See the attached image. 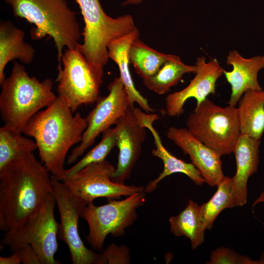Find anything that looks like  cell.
<instances>
[{"mask_svg":"<svg viewBox=\"0 0 264 264\" xmlns=\"http://www.w3.org/2000/svg\"><path fill=\"white\" fill-rule=\"evenodd\" d=\"M33 154L0 171V229L24 224L52 194L51 176Z\"/></svg>","mask_w":264,"mask_h":264,"instance_id":"6da1fadb","label":"cell"},{"mask_svg":"<svg viewBox=\"0 0 264 264\" xmlns=\"http://www.w3.org/2000/svg\"><path fill=\"white\" fill-rule=\"evenodd\" d=\"M73 113L58 96L46 109L35 114L22 132L34 138L42 162L53 176H60L65 170L68 150L80 143L88 126L86 117L78 112Z\"/></svg>","mask_w":264,"mask_h":264,"instance_id":"7a4b0ae2","label":"cell"},{"mask_svg":"<svg viewBox=\"0 0 264 264\" xmlns=\"http://www.w3.org/2000/svg\"><path fill=\"white\" fill-rule=\"evenodd\" d=\"M16 18H23L36 27L31 31L32 39L51 37L61 66L63 50L76 48L82 33L74 12L66 0H4Z\"/></svg>","mask_w":264,"mask_h":264,"instance_id":"3957f363","label":"cell"},{"mask_svg":"<svg viewBox=\"0 0 264 264\" xmlns=\"http://www.w3.org/2000/svg\"><path fill=\"white\" fill-rule=\"evenodd\" d=\"M0 85V112L4 125L21 132L35 114L57 97L52 91L50 79L41 82L29 76L24 66L16 61L10 75Z\"/></svg>","mask_w":264,"mask_h":264,"instance_id":"277c9868","label":"cell"},{"mask_svg":"<svg viewBox=\"0 0 264 264\" xmlns=\"http://www.w3.org/2000/svg\"><path fill=\"white\" fill-rule=\"evenodd\" d=\"M85 22L83 43L77 47L92 65L103 68L109 57L108 45L112 40L137 27L131 15L113 18L103 10L99 0H76Z\"/></svg>","mask_w":264,"mask_h":264,"instance_id":"5b68a950","label":"cell"},{"mask_svg":"<svg viewBox=\"0 0 264 264\" xmlns=\"http://www.w3.org/2000/svg\"><path fill=\"white\" fill-rule=\"evenodd\" d=\"M186 125L191 134L221 156L233 153L241 133L236 106L221 107L207 98L196 106Z\"/></svg>","mask_w":264,"mask_h":264,"instance_id":"8992f818","label":"cell"},{"mask_svg":"<svg viewBox=\"0 0 264 264\" xmlns=\"http://www.w3.org/2000/svg\"><path fill=\"white\" fill-rule=\"evenodd\" d=\"M146 200L145 191L136 193L121 200L110 199L101 206L87 204L81 217L87 221L88 233L86 239L94 249L102 251L107 236H123L126 229L136 220L137 209Z\"/></svg>","mask_w":264,"mask_h":264,"instance_id":"52a82bcc","label":"cell"},{"mask_svg":"<svg viewBox=\"0 0 264 264\" xmlns=\"http://www.w3.org/2000/svg\"><path fill=\"white\" fill-rule=\"evenodd\" d=\"M63 67L58 66L55 80L57 92L73 112L82 105L94 103L99 98L103 68L90 64L80 49H66L62 58Z\"/></svg>","mask_w":264,"mask_h":264,"instance_id":"ba28073f","label":"cell"},{"mask_svg":"<svg viewBox=\"0 0 264 264\" xmlns=\"http://www.w3.org/2000/svg\"><path fill=\"white\" fill-rule=\"evenodd\" d=\"M55 199L50 195L42 208L21 226L6 231L0 244L14 251L29 244L38 254L41 264H58L55 259L58 248L59 223L55 220Z\"/></svg>","mask_w":264,"mask_h":264,"instance_id":"9c48e42d","label":"cell"},{"mask_svg":"<svg viewBox=\"0 0 264 264\" xmlns=\"http://www.w3.org/2000/svg\"><path fill=\"white\" fill-rule=\"evenodd\" d=\"M115 168L106 159L92 163L75 174L63 179L70 191L82 198L87 204L99 198L108 200L119 199L144 191L145 187L113 182L111 177Z\"/></svg>","mask_w":264,"mask_h":264,"instance_id":"30bf717a","label":"cell"},{"mask_svg":"<svg viewBox=\"0 0 264 264\" xmlns=\"http://www.w3.org/2000/svg\"><path fill=\"white\" fill-rule=\"evenodd\" d=\"M109 94L97 100V104L86 117L87 127L79 145L74 148L67 163L75 162L95 142L96 138L115 124L131 106L125 86L120 77L115 78L108 86Z\"/></svg>","mask_w":264,"mask_h":264,"instance_id":"8fae6325","label":"cell"},{"mask_svg":"<svg viewBox=\"0 0 264 264\" xmlns=\"http://www.w3.org/2000/svg\"><path fill=\"white\" fill-rule=\"evenodd\" d=\"M52 179V195L60 216L58 239L67 246L73 264H95L99 253L88 248L78 232L79 219L87 203L73 194L62 181Z\"/></svg>","mask_w":264,"mask_h":264,"instance_id":"7c38bea8","label":"cell"},{"mask_svg":"<svg viewBox=\"0 0 264 264\" xmlns=\"http://www.w3.org/2000/svg\"><path fill=\"white\" fill-rule=\"evenodd\" d=\"M148 113L130 106L115 124L117 128L118 162L111 180L124 184L138 160L146 137L145 120Z\"/></svg>","mask_w":264,"mask_h":264,"instance_id":"4fadbf2b","label":"cell"},{"mask_svg":"<svg viewBox=\"0 0 264 264\" xmlns=\"http://www.w3.org/2000/svg\"><path fill=\"white\" fill-rule=\"evenodd\" d=\"M197 71L195 76L184 88L169 94L165 99L166 114L172 117H178L184 112L186 101L194 98L198 106L210 94L216 93L217 80L223 74L224 69L215 58L206 62L204 56L196 61Z\"/></svg>","mask_w":264,"mask_h":264,"instance_id":"5bb4252c","label":"cell"},{"mask_svg":"<svg viewBox=\"0 0 264 264\" xmlns=\"http://www.w3.org/2000/svg\"><path fill=\"white\" fill-rule=\"evenodd\" d=\"M167 137L188 154L192 163L209 186L214 187L225 177L221 155L191 134L187 128L171 127Z\"/></svg>","mask_w":264,"mask_h":264,"instance_id":"9a60e30c","label":"cell"},{"mask_svg":"<svg viewBox=\"0 0 264 264\" xmlns=\"http://www.w3.org/2000/svg\"><path fill=\"white\" fill-rule=\"evenodd\" d=\"M226 63L232 70H223V74L231 87L229 105L236 106L244 92L249 89L261 90L258 74L264 68V56L244 58L236 50L229 52Z\"/></svg>","mask_w":264,"mask_h":264,"instance_id":"2e32d148","label":"cell"},{"mask_svg":"<svg viewBox=\"0 0 264 264\" xmlns=\"http://www.w3.org/2000/svg\"><path fill=\"white\" fill-rule=\"evenodd\" d=\"M158 118L157 114L149 113L144 125L146 128L152 133L154 140L155 148L152 151L151 154L162 160L163 169L155 179L150 181L146 185L144 189L145 193L154 192L163 178L177 173L185 174L197 185H201L205 183V180L192 163H186L177 158L164 147L158 132L153 125V123Z\"/></svg>","mask_w":264,"mask_h":264,"instance_id":"e0dca14e","label":"cell"},{"mask_svg":"<svg viewBox=\"0 0 264 264\" xmlns=\"http://www.w3.org/2000/svg\"><path fill=\"white\" fill-rule=\"evenodd\" d=\"M260 144V140L241 133L233 150L236 161V173L232 180L240 206L247 202V181L258 169Z\"/></svg>","mask_w":264,"mask_h":264,"instance_id":"ac0fdd59","label":"cell"},{"mask_svg":"<svg viewBox=\"0 0 264 264\" xmlns=\"http://www.w3.org/2000/svg\"><path fill=\"white\" fill-rule=\"evenodd\" d=\"M139 30L136 28L132 31L111 40L108 44L109 58L118 66L120 77L126 89L131 106L137 104L147 113H153L154 110L148 100L135 88L129 69V50L132 42L139 38Z\"/></svg>","mask_w":264,"mask_h":264,"instance_id":"d6986e66","label":"cell"},{"mask_svg":"<svg viewBox=\"0 0 264 264\" xmlns=\"http://www.w3.org/2000/svg\"><path fill=\"white\" fill-rule=\"evenodd\" d=\"M25 33L7 20L0 22V84L5 79L4 68L7 63L18 59L24 64L33 60L35 50L24 42Z\"/></svg>","mask_w":264,"mask_h":264,"instance_id":"ffe728a7","label":"cell"},{"mask_svg":"<svg viewBox=\"0 0 264 264\" xmlns=\"http://www.w3.org/2000/svg\"><path fill=\"white\" fill-rule=\"evenodd\" d=\"M237 111L241 133L260 140L264 132V90L245 91Z\"/></svg>","mask_w":264,"mask_h":264,"instance_id":"44dd1931","label":"cell"},{"mask_svg":"<svg viewBox=\"0 0 264 264\" xmlns=\"http://www.w3.org/2000/svg\"><path fill=\"white\" fill-rule=\"evenodd\" d=\"M4 125L0 128V171L24 159L37 149L35 140Z\"/></svg>","mask_w":264,"mask_h":264,"instance_id":"7402d4cb","label":"cell"},{"mask_svg":"<svg viewBox=\"0 0 264 264\" xmlns=\"http://www.w3.org/2000/svg\"><path fill=\"white\" fill-rule=\"evenodd\" d=\"M170 231L175 236L189 239L192 249L195 250L204 242V231L199 216V205L189 199L185 209L169 220Z\"/></svg>","mask_w":264,"mask_h":264,"instance_id":"603a6c76","label":"cell"},{"mask_svg":"<svg viewBox=\"0 0 264 264\" xmlns=\"http://www.w3.org/2000/svg\"><path fill=\"white\" fill-rule=\"evenodd\" d=\"M197 66L184 64L179 56L171 54L159 70L154 75L143 79L144 85L149 90L160 95L169 91L186 73H196Z\"/></svg>","mask_w":264,"mask_h":264,"instance_id":"cb8c5ba5","label":"cell"},{"mask_svg":"<svg viewBox=\"0 0 264 264\" xmlns=\"http://www.w3.org/2000/svg\"><path fill=\"white\" fill-rule=\"evenodd\" d=\"M207 202L199 206V216L205 230H210L216 218L224 209L240 206L235 197L232 177H225Z\"/></svg>","mask_w":264,"mask_h":264,"instance_id":"d4e9b609","label":"cell"},{"mask_svg":"<svg viewBox=\"0 0 264 264\" xmlns=\"http://www.w3.org/2000/svg\"><path fill=\"white\" fill-rule=\"evenodd\" d=\"M171 56L150 47L139 38L132 42L129 50V62L142 79L155 74Z\"/></svg>","mask_w":264,"mask_h":264,"instance_id":"484cf974","label":"cell"},{"mask_svg":"<svg viewBox=\"0 0 264 264\" xmlns=\"http://www.w3.org/2000/svg\"><path fill=\"white\" fill-rule=\"evenodd\" d=\"M117 128L116 126L110 128L103 133L101 141L93 148L90 150L73 166L65 169L59 176L51 178L61 181L63 179L78 173L86 167L94 163L99 162L105 160L113 148L117 146Z\"/></svg>","mask_w":264,"mask_h":264,"instance_id":"4316f807","label":"cell"},{"mask_svg":"<svg viewBox=\"0 0 264 264\" xmlns=\"http://www.w3.org/2000/svg\"><path fill=\"white\" fill-rule=\"evenodd\" d=\"M131 259L128 246L111 243L99 253L95 264H129Z\"/></svg>","mask_w":264,"mask_h":264,"instance_id":"83f0119b","label":"cell"},{"mask_svg":"<svg viewBox=\"0 0 264 264\" xmlns=\"http://www.w3.org/2000/svg\"><path fill=\"white\" fill-rule=\"evenodd\" d=\"M210 261L207 264H250L256 262L245 255H242L228 247L221 246L213 250Z\"/></svg>","mask_w":264,"mask_h":264,"instance_id":"f1b7e54d","label":"cell"},{"mask_svg":"<svg viewBox=\"0 0 264 264\" xmlns=\"http://www.w3.org/2000/svg\"><path fill=\"white\" fill-rule=\"evenodd\" d=\"M15 251L19 254L22 264H41L38 254L31 245H23Z\"/></svg>","mask_w":264,"mask_h":264,"instance_id":"f546056e","label":"cell"},{"mask_svg":"<svg viewBox=\"0 0 264 264\" xmlns=\"http://www.w3.org/2000/svg\"><path fill=\"white\" fill-rule=\"evenodd\" d=\"M22 261L17 251H13V253L8 257H0V264H20Z\"/></svg>","mask_w":264,"mask_h":264,"instance_id":"4dcf8cb0","label":"cell"},{"mask_svg":"<svg viewBox=\"0 0 264 264\" xmlns=\"http://www.w3.org/2000/svg\"><path fill=\"white\" fill-rule=\"evenodd\" d=\"M143 0H127L123 2L122 6L128 4H137L141 3Z\"/></svg>","mask_w":264,"mask_h":264,"instance_id":"1f68e13d","label":"cell"},{"mask_svg":"<svg viewBox=\"0 0 264 264\" xmlns=\"http://www.w3.org/2000/svg\"><path fill=\"white\" fill-rule=\"evenodd\" d=\"M264 202V191L261 194L258 198L254 202L253 207H254L256 204Z\"/></svg>","mask_w":264,"mask_h":264,"instance_id":"d6a6232c","label":"cell"}]
</instances>
